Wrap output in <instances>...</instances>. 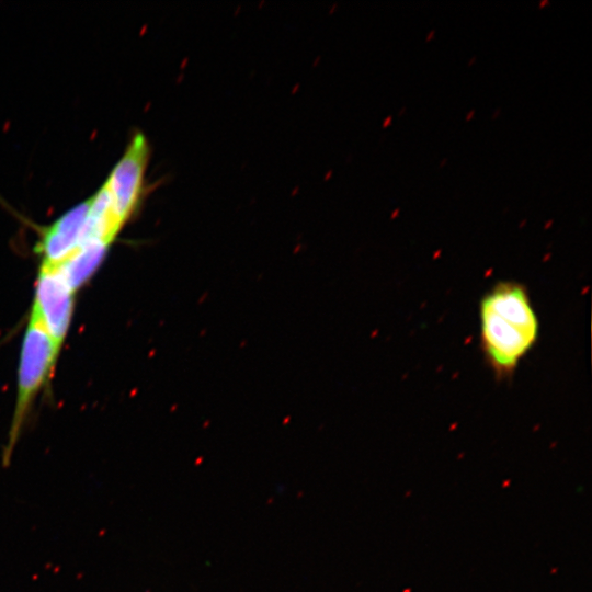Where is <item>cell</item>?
Instances as JSON below:
<instances>
[{
	"instance_id": "obj_14",
	"label": "cell",
	"mask_w": 592,
	"mask_h": 592,
	"mask_svg": "<svg viewBox=\"0 0 592 592\" xmlns=\"http://www.w3.org/2000/svg\"><path fill=\"white\" fill-rule=\"evenodd\" d=\"M445 161H446V158H444L443 160H441L440 166H443V164L445 163Z\"/></svg>"
},
{
	"instance_id": "obj_13",
	"label": "cell",
	"mask_w": 592,
	"mask_h": 592,
	"mask_svg": "<svg viewBox=\"0 0 592 592\" xmlns=\"http://www.w3.org/2000/svg\"><path fill=\"white\" fill-rule=\"evenodd\" d=\"M406 107L403 106L400 111H399V115H401L403 112H405Z\"/></svg>"
},
{
	"instance_id": "obj_4",
	"label": "cell",
	"mask_w": 592,
	"mask_h": 592,
	"mask_svg": "<svg viewBox=\"0 0 592 592\" xmlns=\"http://www.w3.org/2000/svg\"><path fill=\"white\" fill-rule=\"evenodd\" d=\"M75 291L57 266L41 264L31 315L61 346L70 327Z\"/></svg>"
},
{
	"instance_id": "obj_7",
	"label": "cell",
	"mask_w": 592,
	"mask_h": 592,
	"mask_svg": "<svg viewBox=\"0 0 592 592\" xmlns=\"http://www.w3.org/2000/svg\"><path fill=\"white\" fill-rule=\"evenodd\" d=\"M434 34H435V30H431V31L428 33V35L425 36V41L431 39V38L434 36Z\"/></svg>"
},
{
	"instance_id": "obj_3",
	"label": "cell",
	"mask_w": 592,
	"mask_h": 592,
	"mask_svg": "<svg viewBox=\"0 0 592 592\" xmlns=\"http://www.w3.org/2000/svg\"><path fill=\"white\" fill-rule=\"evenodd\" d=\"M148 158V140L143 133H137L104 183L113 209L124 224L141 201Z\"/></svg>"
},
{
	"instance_id": "obj_8",
	"label": "cell",
	"mask_w": 592,
	"mask_h": 592,
	"mask_svg": "<svg viewBox=\"0 0 592 592\" xmlns=\"http://www.w3.org/2000/svg\"><path fill=\"white\" fill-rule=\"evenodd\" d=\"M391 119H392L391 115L387 116V118L384 121L383 126L385 127V126L389 125L391 123Z\"/></svg>"
},
{
	"instance_id": "obj_11",
	"label": "cell",
	"mask_w": 592,
	"mask_h": 592,
	"mask_svg": "<svg viewBox=\"0 0 592 592\" xmlns=\"http://www.w3.org/2000/svg\"><path fill=\"white\" fill-rule=\"evenodd\" d=\"M499 113H500V109H497V110L493 112L492 117H493V118L497 117V116L499 115Z\"/></svg>"
},
{
	"instance_id": "obj_1",
	"label": "cell",
	"mask_w": 592,
	"mask_h": 592,
	"mask_svg": "<svg viewBox=\"0 0 592 592\" xmlns=\"http://www.w3.org/2000/svg\"><path fill=\"white\" fill-rule=\"evenodd\" d=\"M480 350L499 380L514 375L539 337V320L528 289L516 281H500L479 303Z\"/></svg>"
},
{
	"instance_id": "obj_6",
	"label": "cell",
	"mask_w": 592,
	"mask_h": 592,
	"mask_svg": "<svg viewBox=\"0 0 592 592\" xmlns=\"http://www.w3.org/2000/svg\"><path fill=\"white\" fill-rule=\"evenodd\" d=\"M110 246L102 241L84 240L72 254L57 265L75 292L88 282L99 269Z\"/></svg>"
},
{
	"instance_id": "obj_2",
	"label": "cell",
	"mask_w": 592,
	"mask_h": 592,
	"mask_svg": "<svg viewBox=\"0 0 592 592\" xmlns=\"http://www.w3.org/2000/svg\"><path fill=\"white\" fill-rule=\"evenodd\" d=\"M60 346L43 325L31 315L24 332L18 372V389L9 439L3 454L8 464L21 429L39 389L47 382L57 361Z\"/></svg>"
},
{
	"instance_id": "obj_12",
	"label": "cell",
	"mask_w": 592,
	"mask_h": 592,
	"mask_svg": "<svg viewBox=\"0 0 592 592\" xmlns=\"http://www.w3.org/2000/svg\"><path fill=\"white\" fill-rule=\"evenodd\" d=\"M476 59H477L476 56L471 57V58L468 60V65H471Z\"/></svg>"
},
{
	"instance_id": "obj_10",
	"label": "cell",
	"mask_w": 592,
	"mask_h": 592,
	"mask_svg": "<svg viewBox=\"0 0 592 592\" xmlns=\"http://www.w3.org/2000/svg\"><path fill=\"white\" fill-rule=\"evenodd\" d=\"M549 4V0H543L538 3L539 8H543L544 5Z\"/></svg>"
},
{
	"instance_id": "obj_5",
	"label": "cell",
	"mask_w": 592,
	"mask_h": 592,
	"mask_svg": "<svg viewBox=\"0 0 592 592\" xmlns=\"http://www.w3.org/2000/svg\"><path fill=\"white\" fill-rule=\"evenodd\" d=\"M89 205V200L76 205L44 229L36 246L42 264L57 266L81 244Z\"/></svg>"
},
{
	"instance_id": "obj_9",
	"label": "cell",
	"mask_w": 592,
	"mask_h": 592,
	"mask_svg": "<svg viewBox=\"0 0 592 592\" xmlns=\"http://www.w3.org/2000/svg\"><path fill=\"white\" fill-rule=\"evenodd\" d=\"M474 114H475V111H474V110L469 111V112L467 113V115H466V121L470 119V118L474 116Z\"/></svg>"
}]
</instances>
